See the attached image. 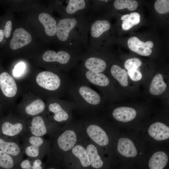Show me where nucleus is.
<instances>
[{
  "instance_id": "1",
  "label": "nucleus",
  "mask_w": 169,
  "mask_h": 169,
  "mask_svg": "<svg viewBox=\"0 0 169 169\" xmlns=\"http://www.w3.org/2000/svg\"><path fill=\"white\" fill-rule=\"evenodd\" d=\"M84 132L80 121L73 118L63 125L51 141L50 152L45 166L63 169L64 159L72 149L82 140Z\"/></svg>"
},
{
  "instance_id": "2",
  "label": "nucleus",
  "mask_w": 169,
  "mask_h": 169,
  "mask_svg": "<svg viewBox=\"0 0 169 169\" xmlns=\"http://www.w3.org/2000/svg\"><path fill=\"white\" fill-rule=\"evenodd\" d=\"M91 19L82 15L60 19L57 23L58 39L64 47L82 52V49L87 46Z\"/></svg>"
},
{
  "instance_id": "3",
  "label": "nucleus",
  "mask_w": 169,
  "mask_h": 169,
  "mask_svg": "<svg viewBox=\"0 0 169 169\" xmlns=\"http://www.w3.org/2000/svg\"><path fill=\"white\" fill-rule=\"evenodd\" d=\"M66 96L73 110L80 115L96 114V110L100 104V95L89 85L76 79L72 81Z\"/></svg>"
},
{
  "instance_id": "4",
  "label": "nucleus",
  "mask_w": 169,
  "mask_h": 169,
  "mask_svg": "<svg viewBox=\"0 0 169 169\" xmlns=\"http://www.w3.org/2000/svg\"><path fill=\"white\" fill-rule=\"evenodd\" d=\"M20 136L23 154L26 155L27 158L42 160L49 153L51 141L49 139L31 135L27 132Z\"/></svg>"
},
{
  "instance_id": "5",
  "label": "nucleus",
  "mask_w": 169,
  "mask_h": 169,
  "mask_svg": "<svg viewBox=\"0 0 169 169\" xmlns=\"http://www.w3.org/2000/svg\"><path fill=\"white\" fill-rule=\"evenodd\" d=\"M84 53L64 47L56 52L52 50L47 51L43 55L44 61L47 63H56L66 74L77 65Z\"/></svg>"
},
{
  "instance_id": "6",
  "label": "nucleus",
  "mask_w": 169,
  "mask_h": 169,
  "mask_svg": "<svg viewBox=\"0 0 169 169\" xmlns=\"http://www.w3.org/2000/svg\"><path fill=\"white\" fill-rule=\"evenodd\" d=\"M87 137L98 147L109 145L110 139L105 130L98 124L96 114L81 115L79 120Z\"/></svg>"
},
{
  "instance_id": "7",
  "label": "nucleus",
  "mask_w": 169,
  "mask_h": 169,
  "mask_svg": "<svg viewBox=\"0 0 169 169\" xmlns=\"http://www.w3.org/2000/svg\"><path fill=\"white\" fill-rule=\"evenodd\" d=\"M72 80L67 75L60 77L50 71H44L37 75L36 81L41 87L49 91L61 90L66 94Z\"/></svg>"
},
{
  "instance_id": "8",
  "label": "nucleus",
  "mask_w": 169,
  "mask_h": 169,
  "mask_svg": "<svg viewBox=\"0 0 169 169\" xmlns=\"http://www.w3.org/2000/svg\"><path fill=\"white\" fill-rule=\"evenodd\" d=\"M62 126L57 124L50 118L48 120L41 115L33 117L30 124H27V132L37 136L43 137L47 136L51 141Z\"/></svg>"
},
{
  "instance_id": "9",
  "label": "nucleus",
  "mask_w": 169,
  "mask_h": 169,
  "mask_svg": "<svg viewBox=\"0 0 169 169\" xmlns=\"http://www.w3.org/2000/svg\"><path fill=\"white\" fill-rule=\"evenodd\" d=\"M82 140L65 157L63 169H90L89 156Z\"/></svg>"
},
{
  "instance_id": "10",
  "label": "nucleus",
  "mask_w": 169,
  "mask_h": 169,
  "mask_svg": "<svg viewBox=\"0 0 169 169\" xmlns=\"http://www.w3.org/2000/svg\"><path fill=\"white\" fill-rule=\"evenodd\" d=\"M48 109L53 115L51 119L60 126H62L73 119V110L68 100L63 101L60 103L52 102L49 104Z\"/></svg>"
},
{
  "instance_id": "11",
  "label": "nucleus",
  "mask_w": 169,
  "mask_h": 169,
  "mask_svg": "<svg viewBox=\"0 0 169 169\" xmlns=\"http://www.w3.org/2000/svg\"><path fill=\"white\" fill-rule=\"evenodd\" d=\"M0 150L12 156L17 165L23 159L24 154L18 138H10L0 134Z\"/></svg>"
},
{
  "instance_id": "12",
  "label": "nucleus",
  "mask_w": 169,
  "mask_h": 169,
  "mask_svg": "<svg viewBox=\"0 0 169 169\" xmlns=\"http://www.w3.org/2000/svg\"><path fill=\"white\" fill-rule=\"evenodd\" d=\"M65 6L63 7L64 18H71L85 15L91 8L90 1L86 0H69L64 1Z\"/></svg>"
},
{
  "instance_id": "13",
  "label": "nucleus",
  "mask_w": 169,
  "mask_h": 169,
  "mask_svg": "<svg viewBox=\"0 0 169 169\" xmlns=\"http://www.w3.org/2000/svg\"><path fill=\"white\" fill-rule=\"evenodd\" d=\"M82 142L85 146L90 160V169H101L104 162L98 147L92 142L84 132Z\"/></svg>"
},
{
  "instance_id": "14",
  "label": "nucleus",
  "mask_w": 169,
  "mask_h": 169,
  "mask_svg": "<svg viewBox=\"0 0 169 169\" xmlns=\"http://www.w3.org/2000/svg\"><path fill=\"white\" fill-rule=\"evenodd\" d=\"M27 131V124L21 121H6L0 126V134L10 138H18Z\"/></svg>"
},
{
  "instance_id": "15",
  "label": "nucleus",
  "mask_w": 169,
  "mask_h": 169,
  "mask_svg": "<svg viewBox=\"0 0 169 169\" xmlns=\"http://www.w3.org/2000/svg\"><path fill=\"white\" fill-rule=\"evenodd\" d=\"M111 25L106 20H90L89 26V37L90 44L92 45L105 32L110 29Z\"/></svg>"
},
{
  "instance_id": "16",
  "label": "nucleus",
  "mask_w": 169,
  "mask_h": 169,
  "mask_svg": "<svg viewBox=\"0 0 169 169\" xmlns=\"http://www.w3.org/2000/svg\"><path fill=\"white\" fill-rule=\"evenodd\" d=\"M127 44L131 50L143 56L150 55L152 52L151 49L154 45L151 41L144 42L136 37L130 38L128 40Z\"/></svg>"
},
{
  "instance_id": "17",
  "label": "nucleus",
  "mask_w": 169,
  "mask_h": 169,
  "mask_svg": "<svg viewBox=\"0 0 169 169\" xmlns=\"http://www.w3.org/2000/svg\"><path fill=\"white\" fill-rule=\"evenodd\" d=\"M32 40L31 36L29 32L23 28H18L13 33L9 46L12 49H17L28 44Z\"/></svg>"
},
{
  "instance_id": "18",
  "label": "nucleus",
  "mask_w": 169,
  "mask_h": 169,
  "mask_svg": "<svg viewBox=\"0 0 169 169\" xmlns=\"http://www.w3.org/2000/svg\"><path fill=\"white\" fill-rule=\"evenodd\" d=\"M0 87L3 95L8 97H12L16 95L17 87L13 78L8 73L0 74Z\"/></svg>"
},
{
  "instance_id": "19",
  "label": "nucleus",
  "mask_w": 169,
  "mask_h": 169,
  "mask_svg": "<svg viewBox=\"0 0 169 169\" xmlns=\"http://www.w3.org/2000/svg\"><path fill=\"white\" fill-rule=\"evenodd\" d=\"M149 135L155 140L161 141L169 137V127L165 124L156 122L152 124L148 129Z\"/></svg>"
},
{
  "instance_id": "20",
  "label": "nucleus",
  "mask_w": 169,
  "mask_h": 169,
  "mask_svg": "<svg viewBox=\"0 0 169 169\" xmlns=\"http://www.w3.org/2000/svg\"><path fill=\"white\" fill-rule=\"evenodd\" d=\"M118 152L123 156L127 157H133L137 154V150L133 141L129 138H120L117 146Z\"/></svg>"
},
{
  "instance_id": "21",
  "label": "nucleus",
  "mask_w": 169,
  "mask_h": 169,
  "mask_svg": "<svg viewBox=\"0 0 169 169\" xmlns=\"http://www.w3.org/2000/svg\"><path fill=\"white\" fill-rule=\"evenodd\" d=\"M135 110L128 107H120L115 108L113 111L112 115L116 120L125 122L131 121L136 117Z\"/></svg>"
},
{
  "instance_id": "22",
  "label": "nucleus",
  "mask_w": 169,
  "mask_h": 169,
  "mask_svg": "<svg viewBox=\"0 0 169 169\" xmlns=\"http://www.w3.org/2000/svg\"><path fill=\"white\" fill-rule=\"evenodd\" d=\"M40 22L44 27L45 34L48 36L56 35L57 23L55 19L49 13H43L38 16Z\"/></svg>"
},
{
  "instance_id": "23",
  "label": "nucleus",
  "mask_w": 169,
  "mask_h": 169,
  "mask_svg": "<svg viewBox=\"0 0 169 169\" xmlns=\"http://www.w3.org/2000/svg\"><path fill=\"white\" fill-rule=\"evenodd\" d=\"M168 157L163 151L154 153L150 158L148 165L150 169H163L168 162Z\"/></svg>"
},
{
  "instance_id": "24",
  "label": "nucleus",
  "mask_w": 169,
  "mask_h": 169,
  "mask_svg": "<svg viewBox=\"0 0 169 169\" xmlns=\"http://www.w3.org/2000/svg\"><path fill=\"white\" fill-rule=\"evenodd\" d=\"M166 88L162 75L160 74H156L153 79L150 86L149 92L154 95L162 94Z\"/></svg>"
},
{
  "instance_id": "25",
  "label": "nucleus",
  "mask_w": 169,
  "mask_h": 169,
  "mask_svg": "<svg viewBox=\"0 0 169 169\" xmlns=\"http://www.w3.org/2000/svg\"><path fill=\"white\" fill-rule=\"evenodd\" d=\"M110 72L112 76L122 86L125 87L128 84L127 72L119 66L114 64L111 66Z\"/></svg>"
},
{
  "instance_id": "26",
  "label": "nucleus",
  "mask_w": 169,
  "mask_h": 169,
  "mask_svg": "<svg viewBox=\"0 0 169 169\" xmlns=\"http://www.w3.org/2000/svg\"><path fill=\"white\" fill-rule=\"evenodd\" d=\"M45 164L40 159H23L17 165L15 169H44Z\"/></svg>"
},
{
  "instance_id": "27",
  "label": "nucleus",
  "mask_w": 169,
  "mask_h": 169,
  "mask_svg": "<svg viewBox=\"0 0 169 169\" xmlns=\"http://www.w3.org/2000/svg\"><path fill=\"white\" fill-rule=\"evenodd\" d=\"M45 108L44 102L40 99H38L27 105L25 111L27 115L34 117L43 113Z\"/></svg>"
},
{
  "instance_id": "28",
  "label": "nucleus",
  "mask_w": 169,
  "mask_h": 169,
  "mask_svg": "<svg viewBox=\"0 0 169 169\" xmlns=\"http://www.w3.org/2000/svg\"><path fill=\"white\" fill-rule=\"evenodd\" d=\"M17 165L12 156L0 150V169H15Z\"/></svg>"
},
{
  "instance_id": "29",
  "label": "nucleus",
  "mask_w": 169,
  "mask_h": 169,
  "mask_svg": "<svg viewBox=\"0 0 169 169\" xmlns=\"http://www.w3.org/2000/svg\"><path fill=\"white\" fill-rule=\"evenodd\" d=\"M114 7L117 9L127 8L130 11H134L138 7L137 1L134 0H116L114 3Z\"/></svg>"
},
{
  "instance_id": "30",
  "label": "nucleus",
  "mask_w": 169,
  "mask_h": 169,
  "mask_svg": "<svg viewBox=\"0 0 169 169\" xmlns=\"http://www.w3.org/2000/svg\"><path fill=\"white\" fill-rule=\"evenodd\" d=\"M156 10L161 14L166 13L169 11V1L168 0H157L154 3Z\"/></svg>"
},
{
  "instance_id": "31",
  "label": "nucleus",
  "mask_w": 169,
  "mask_h": 169,
  "mask_svg": "<svg viewBox=\"0 0 169 169\" xmlns=\"http://www.w3.org/2000/svg\"><path fill=\"white\" fill-rule=\"evenodd\" d=\"M142 63L139 59L133 58L127 59L124 64V66L126 69L128 70L138 69L141 65Z\"/></svg>"
},
{
  "instance_id": "32",
  "label": "nucleus",
  "mask_w": 169,
  "mask_h": 169,
  "mask_svg": "<svg viewBox=\"0 0 169 169\" xmlns=\"http://www.w3.org/2000/svg\"><path fill=\"white\" fill-rule=\"evenodd\" d=\"M127 73L130 78L134 81H139L141 79L142 77L141 73L138 69L128 70Z\"/></svg>"
},
{
  "instance_id": "33",
  "label": "nucleus",
  "mask_w": 169,
  "mask_h": 169,
  "mask_svg": "<svg viewBox=\"0 0 169 169\" xmlns=\"http://www.w3.org/2000/svg\"><path fill=\"white\" fill-rule=\"evenodd\" d=\"M25 68V64L23 62L17 64L13 70V75L15 77L20 76L23 72Z\"/></svg>"
},
{
  "instance_id": "34",
  "label": "nucleus",
  "mask_w": 169,
  "mask_h": 169,
  "mask_svg": "<svg viewBox=\"0 0 169 169\" xmlns=\"http://www.w3.org/2000/svg\"><path fill=\"white\" fill-rule=\"evenodd\" d=\"M134 26L138 24L140 21V16L137 12H133L129 14L128 20Z\"/></svg>"
},
{
  "instance_id": "35",
  "label": "nucleus",
  "mask_w": 169,
  "mask_h": 169,
  "mask_svg": "<svg viewBox=\"0 0 169 169\" xmlns=\"http://www.w3.org/2000/svg\"><path fill=\"white\" fill-rule=\"evenodd\" d=\"M5 33V37L8 38L10 37L12 31V23L10 20H8L6 22L3 26Z\"/></svg>"
},
{
  "instance_id": "36",
  "label": "nucleus",
  "mask_w": 169,
  "mask_h": 169,
  "mask_svg": "<svg viewBox=\"0 0 169 169\" xmlns=\"http://www.w3.org/2000/svg\"><path fill=\"white\" fill-rule=\"evenodd\" d=\"M134 26L133 24L129 20L122 21V27L124 30H128L132 28Z\"/></svg>"
},
{
  "instance_id": "37",
  "label": "nucleus",
  "mask_w": 169,
  "mask_h": 169,
  "mask_svg": "<svg viewBox=\"0 0 169 169\" xmlns=\"http://www.w3.org/2000/svg\"><path fill=\"white\" fill-rule=\"evenodd\" d=\"M5 37V33L4 29L0 28V43L3 41Z\"/></svg>"
},
{
  "instance_id": "38",
  "label": "nucleus",
  "mask_w": 169,
  "mask_h": 169,
  "mask_svg": "<svg viewBox=\"0 0 169 169\" xmlns=\"http://www.w3.org/2000/svg\"><path fill=\"white\" fill-rule=\"evenodd\" d=\"M129 14H126L122 16L121 18V19L122 21L128 20H129Z\"/></svg>"
},
{
  "instance_id": "39",
  "label": "nucleus",
  "mask_w": 169,
  "mask_h": 169,
  "mask_svg": "<svg viewBox=\"0 0 169 169\" xmlns=\"http://www.w3.org/2000/svg\"><path fill=\"white\" fill-rule=\"evenodd\" d=\"M46 169H59V168L52 166H49L47 167V168Z\"/></svg>"
}]
</instances>
